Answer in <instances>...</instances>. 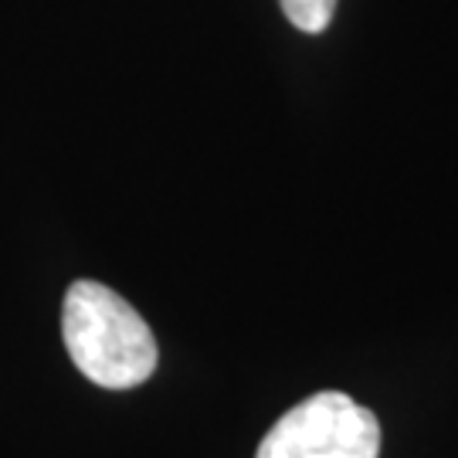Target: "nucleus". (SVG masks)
Listing matches in <instances>:
<instances>
[{
  "label": "nucleus",
  "instance_id": "f03ea898",
  "mask_svg": "<svg viewBox=\"0 0 458 458\" xmlns=\"http://www.w3.org/2000/svg\"><path fill=\"white\" fill-rule=\"evenodd\" d=\"M380 425L374 411L340 391H323L285 411L255 458H377Z\"/></svg>",
  "mask_w": 458,
  "mask_h": 458
},
{
  "label": "nucleus",
  "instance_id": "7ed1b4c3",
  "mask_svg": "<svg viewBox=\"0 0 458 458\" xmlns=\"http://www.w3.org/2000/svg\"><path fill=\"white\" fill-rule=\"evenodd\" d=\"M278 4L289 17V24L306 34L327 31L333 11H336V0H278Z\"/></svg>",
  "mask_w": 458,
  "mask_h": 458
},
{
  "label": "nucleus",
  "instance_id": "f257e3e1",
  "mask_svg": "<svg viewBox=\"0 0 458 458\" xmlns=\"http://www.w3.org/2000/svg\"><path fill=\"white\" fill-rule=\"evenodd\" d=\"M68 357L92 384L126 391L157 370V340L147 319L102 282H75L62 306Z\"/></svg>",
  "mask_w": 458,
  "mask_h": 458
}]
</instances>
